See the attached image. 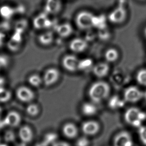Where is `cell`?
<instances>
[{"label":"cell","instance_id":"obj_4","mask_svg":"<svg viewBox=\"0 0 146 146\" xmlns=\"http://www.w3.org/2000/svg\"><path fill=\"white\" fill-rule=\"evenodd\" d=\"M15 95L20 102L28 104L32 102L36 98V94L34 90L31 87L25 85L20 86L17 88Z\"/></svg>","mask_w":146,"mask_h":146},{"label":"cell","instance_id":"obj_19","mask_svg":"<svg viewBox=\"0 0 146 146\" xmlns=\"http://www.w3.org/2000/svg\"><path fill=\"white\" fill-rule=\"evenodd\" d=\"M22 34L15 32L8 42V47L13 51H17L22 44Z\"/></svg>","mask_w":146,"mask_h":146},{"label":"cell","instance_id":"obj_20","mask_svg":"<svg viewBox=\"0 0 146 146\" xmlns=\"http://www.w3.org/2000/svg\"><path fill=\"white\" fill-rule=\"evenodd\" d=\"M54 40V36L53 32L47 31L40 34L38 36V41L41 45L48 46L53 44Z\"/></svg>","mask_w":146,"mask_h":146},{"label":"cell","instance_id":"obj_34","mask_svg":"<svg viewBox=\"0 0 146 146\" xmlns=\"http://www.w3.org/2000/svg\"><path fill=\"white\" fill-rule=\"evenodd\" d=\"M52 146H71V145L66 141L57 140L52 144Z\"/></svg>","mask_w":146,"mask_h":146},{"label":"cell","instance_id":"obj_9","mask_svg":"<svg viewBox=\"0 0 146 146\" xmlns=\"http://www.w3.org/2000/svg\"><path fill=\"white\" fill-rule=\"evenodd\" d=\"M62 9V0H46L44 12L49 15H56L61 12Z\"/></svg>","mask_w":146,"mask_h":146},{"label":"cell","instance_id":"obj_18","mask_svg":"<svg viewBox=\"0 0 146 146\" xmlns=\"http://www.w3.org/2000/svg\"><path fill=\"white\" fill-rule=\"evenodd\" d=\"M73 29L71 25L69 23H64L57 26L56 32L58 35L62 38L69 37L73 33Z\"/></svg>","mask_w":146,"mask_h":146},{"label":"cell","instance_id":"obj_23","mask_svg":"<svg viewBox=\"0 0 146 146\" xmlns=\"http://www.w3.org/2000/svg\"><path fill=\"white\" fill-rule=\"evenodd\" d=\"M28 82L29 84L34 88H39L43 85L42 76L38 73H33L28 77Z\"/></svg>","mask_w":146,"mask_h":146},{"label":"cell","instance_id":"obj_22","mask_svg":"<svg viewBox=\"0 0 146 146\" xmlns=\"http://www.w3.org/2000/svg\"><path fill=\"white\" fill-rule=\"evenodd\" d=\"M96 103L93 102H85L83 103L81 110L83 114L87 116H92L95 115L98 111Z\"/></svg>","mask_w":146,"mask_h":146},{"label":"cell","instance_id":"obj_1","mask_svg":"<svg viewBox=\"0 0 146 146\" xmlns=\"http://www.w3.org/2000/svg\"><path fill=\"white\" fill-rule=\"evenodd\" d=\"M110 91V86L108 83L104 81H98L91 85L88 91V95L91 101L97 104L107 98Z\"/></svg>","mask_w":146,"mask_h":146},{"label":"cell","instance_id":"obj_2","mask_svg":"<svg viewBox=\"0 0 146 146\" xmlns=\"http://www.w3.org/2000/svg\"><path fill=\"white\" fill-rule=\"evenodd\" d=\"M124 119L129 125L139 128L146 119V113L138 108L133 107L125 112Z\"/></svg>","mask_w":146,"mask_h":146},{"label":"cell","instance_id":"obj_31","mask_svg":"<svg viewBox=\"0 0 146 146\" xmlns=\"http://www.w3.org/2000/svg\"><path fill=\"white\" fill-rule=\"evenodd\" d=\"M123 101L118 96H114L109 101V105L111 108H119L123 105Z\"/></svg>","mask_w":146,"mask_h":146},{"label":"cell","instance_id":"obj_5","mask_svg":"<svg viewBox=\"0 0 146 146\" xmlns=\"http://www.w3.org/2000/svg\"><path fill=\"white\" fill-rule=\"evenodd\" d=\"M61 72L56 67H49L46 69L42 75L43 85L46 87H51L59 81Z\"/></svg>","mask_w":146,"mask_h":146},{"label":"cell","instance_id":"obj_6","mask_svg":"<svg viewBox=\"0 0 146 146\" xmlns=\"http://www.w3.org/2000/svg\"><path fill=\"white\" fill-rule=\"evenodd\" d=\"M127 17V11L123 6H117L109 13L108 19L114 24H121L124 23Z\"/></svg>","mask_w":146,"mask_h":146},{"label":"cell","instance_id":"obj_32","mask_svg":"<svg viewBox=\"0 0 146 146\" xmlns=\"http://www.w3.org/2000/svg\"><path fill=\"white\" fill-rule=\"evenodd\" d=\"M138 135L141 142L146 146V126H141L139 128Z\"/></svg>","mask_w":146,"mask_h":146},{"label":"cell","instance_id":"obj_3","mask_svg":"<svg viewBox=\"0 0 146 146\" xmlns=\"http://www.w3.org/2000/svg\"><path fill=\"white\" fill-rule=\"evenodd\" d=\"M94 17L92 12L86 10L81 11L75 17V23L81 30H89L94 27Z\"/></svg>","mask_w":146,"mask_h":146},{"label":"cell","instance_id":"obj_8","mask_svg":"<svg viewBox=\"0 0 146 146\" xmlns=\"http://www.w3.org/2000/svg\"><path fill=\"white\" fill-rule=\"evenodd\" d=\"M80 60L75 55L67 54L64 56L62 60V65L64 68L70 72L78 70Z\"/></svg>","mask_w":146,"mask_h":146},{"label":"cell","instance_id":"obj_28","mask_svg":"<svg viewBox=\"0 0 146 146\" xmlns=\"http://www.w3.org/2000/svg\"><path fill=\"white\" fill-rule=\"evenodd\" d=\"M28 26V23L27 21L24 19L18 21L16 23L15 26V32H17L19 34H22L24 31L27 29Z\"/></svg>","mask_w":146,"mask_h":146},{"label":"cell","instance_id":"obj_26","mask_svg":"<svg viewBox=\"0 0 146 146\" xmlns=\"http://www.w3.org/2000/svg\"><path fill=\"white\" fill-rule=\"evenodd\" d=\"M94 65L92 60L89 58L80 60L78 70L85 72L92 70Z\"/></svg>","mask_w":146,"mask_h":146},{"label":"cell","instance_id":"obj_14","mask_svg":"<svg viewBox=\"0 0 146 146\" xmlns=\"http://www.w3.org/2000/svg\"><path fill=\"white\" fill-rule=\"evenodd\" d=\"M100 125L96 121H85L82 125V131L86 136H94L99 132Z\"/></svg>","mask_w":146,"mask_h":146},{"label":"cell","instance_id":"obj_21","mask_svg":"<svg viewBox=\"0 0 146 146\" xmlns=\"http://www.w3.org/2000/svg\"><path fill=\"white\" fill-rule=\"evenodd\" d=\"M16 13L15 9L10 5H3L0 7V16L5 20H10Z\"/></svg>","mask_w":146,"mask_h":146},{"label":"cell","instance_id":"obj_11","mask_svg":"<svg viewBox=\"0 0 146 146\" xmlns=\"http://www.w3.org/2000/svg\"><path fill=\"white\" fill-rule=\"evenodd\" d=\"M33 24L34 28L37 30H42L51 26V21L49 18V15L43 12L38 14L34 18Z\"/></svg>","mask_w":146,"mask_h":146},{"label":"cell","instance_id":"obj_29","mask_svg":"<svg viewBox=\"0 0 146 146\" xmlns=\"http://www.w3.org/2000/svg\"><path fill=\"white\" fill-rule=\"evenodd\" d=\"M136 80L139 84L146 86V68L141 69L138 71L136 74Z\"/></svg>","mask_w":146,"mask_h":146},{"label":"cell","instance_id":"obj_16","mask_svg":"<svg viewBox=\"0 0 146 146\" xmlns=\"http://www.w3.org/2000/svg\"><path fill=\"white\" fill-rule=\"evenodd\" d=\"M62 132L66 138L72 139L76 138L78 134V129L73 123H66L62 128Z\"/></svg>","mask_w":146,"mask_h":146},{"label":"cell","instance_id":"obj_15","mask_svg":"<svg viewBox=\"0 0 146 146\" xmlns=\"http://www.w3.org/2000/svg\"><path fill=\"white\" fill-rule=\"evenodd\" d=\"M88 46L87 41L82 38H75L69 44L70 49L75 53H81L85 51Z\"/></svg>","mask_w":146,"mask_h":146},{"label":"cell","instance_id":"obj_25","mask_svg":"<svg viewBox=\"0 0 146 146\" xmlns=\"http://www.w3.org/2000/svg\"><path fill=\"white\" fill-rule=\"evenodd\" d=\"M119 57L118 51L114 48L107 49L105 53V59L107 62H114L117 61Z\"/></svg>","mask_w":146,"mask_h":146},{"label":"cell","instance_id":"obj_7","mask_svg":"<svg viewBox=\"0 0 146 146\" xmlns=\"http://www.w3.org/2000/svg\"><path fill=\"white\" fill-rule=\"evenodd\" d=\"M144 93L138 87L131 86L127 88L124 92V100L129 103H136L144 97Z\"/></svg>","mask_w":146,"mask_h":146},{"label":"cell","instance_id":"obj_36","mask_svg":"<svg viewBox=\"0 0 146 146\" xmlns=\"http://www.w3.org/2000/svg\"><path fill=\"white\" fill-rule=\"evenodd\" d=\"M144 97H145V98L146 100V92L144 93Z\"/></svg>","mask_w":146,"mask_h":146},{"label":"cell","instance_id":"obj_30","mask_svg":"<svg viewBox=\"0 0 146 146\" xmlns=\"http://www.w3.org/2000/svg\"><path fill=\"white\" fill-rule=\"evenodd\" d=\"M12 97V93L7 89H0V102H8Z\"/></svg>","mask_w":146,"mask_h":146},{"label":"cell","instance_id":"obj_17","mask_svg":"<svg viewBox=\"0 0 146 146\" xmlns=\"http://www.w3.org/2000/svg\"><path fill=\"white\" fill-rule=\"evenodd\" d=\"M110 71V66L104 62H99L94 65L92 71L94 74L98 78H103L106 76Z\"/></svg>","mask_w":146,"mask_h":146},{"label":"cell","instance_id":"obj_12","mask_svg":"<svg viewBox=\"0 0 146 146\" xmlns=\"http://www.w3.org/2000/svg\"><path fill=\"white\" fill-rule=\"evenodd\" d=\"M22 118L20 113L17 111L11 110L7 113L4 119L6 126L11 128L19 126L22 122Z\"/></svg>","mask_w":146,"mask_h":146},{"label":"cell","instance_id":"obj_33","mask_svg":"<svg viewBox=\"0 0 146 146\" xmlns=\"http://www.w3.org/2000/svg\"><path fill=\"white\" fill-rule=\"evenodd\" d=\"M90 141L87 137H81L77 139L76 146H89Z\"/></svg>","mask_w":146,"mask_h":146},{"label":"cell","instance_id":"obj_27","mask_svg":"<svg viewBox=\"0 0 146 146\" xmlns=\"http://www.w3.org/2000/svg\"><path fill=\"white\" fill-rule=\"evenodd\" d=\"M106 19L104 16H96L94 17V27L97 28L99 30L105 29L106 28Z\"/></svg>","mask_w":146,"mask_h":146},{"label":"cell","instance_id":"obj_24","mask_svg":"<svg viewBox=\"0 0 146 146\" xmlns=\"http://www.w3.org/2000/svg\"><path fill=\"white\" fill-rule=\"evenodd\" d=\"M41 112V108L39 105L35 103H29L26 108V113L31 117H36Z\"/></svg>","mask_w":146,"mask_h":146},{"label":"cell","instance_id":"obj_35","mask_svg":"<svg viewBox=\"0 0 146 146\" xmlns=\"http://www.w3.org/2000/svg\"><path fill=\"white\" fill-rule=\"evenodd\" d=\"M144 36L146 38V27L145 28L144 30Z\"/></svg>","mask_w":146,"mask_h":146},{"label":"cell","instance_id":"obj_10","mask_svg":"<svg viewBox=\"0 0 146 146\" xmlns=\"http://www.w3.org/2000/svg\"><path fill=\"white\" fill-rule=\"evenodd\" d=\"M132 137L127 131H121L115 136L113 146H133Z\"/></svg>","mask_w":146,"mask_h":146},{"label":"cell","instance_id":"obj_13","mask_svg":"<svg viewBox=\"0 0 146 146\" xmlns=\"http://www.w3.org/2000/svg\"><path fill=\"white\" fill-rule=\"evenodd\" d=\"M18 136L20 140L23 142L29 143L34 139V131L31 127L28 125H24L19 129Z\"/></svg>","mask_w":146,"mask_h":146}]
</instances>
